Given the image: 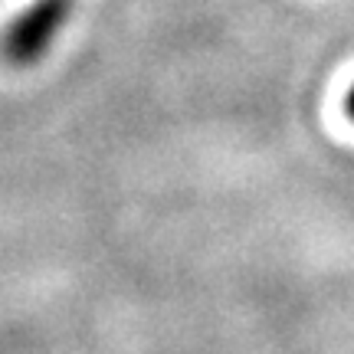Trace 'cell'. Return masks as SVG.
Returning a JSON list of instances; mask_svg holds the SVG:
<instances>
[{
	"label": "cell",
	"instance_id": "cell-1",
	"mask_svg": "<svg viewBox=\"0 0 354 354\" xmlns=\"http://www.w3.org/2000/svg\"><path fill=\"white\" fill-rule=\"evenodd\" d=\"M69 17V0H37L33 7H26L3 33L0 50L3 56L17 66L33 63L37 56L46 53L53 37L59 33V26Z\"/></svg>",
	"mask_w": 354,
	"mask_h": 354
},
{
	"label": "cell",
	"instance_id": "cell-2",
	"mask_svg": "<svg viewBox=\"0 0 354 354\" xmlns=\"http://www.w3.org/2000/svg\"><path fill=\"white\" fill-rule=\"evenodd\" d=\"M344 115H348V118L354 122V86H351V92L344 95Z\"/></svg>",
	"mask_w": 354,
	"mask_h": 354
}]
</instances>
